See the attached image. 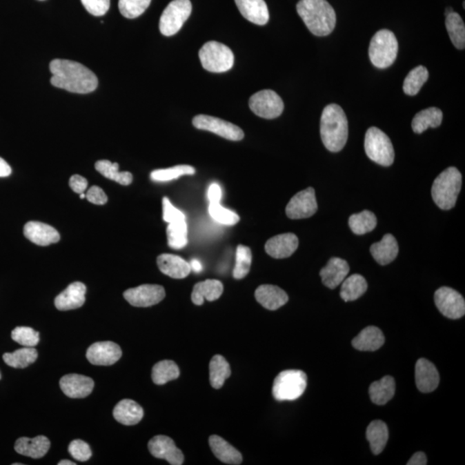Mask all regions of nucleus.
<instances>
[{
    "instance_id": "6e6d98bb",
    "label": "nucleus",
    "mask_w": 465,
    "mask_h": 465,
    "mask_svg": "<svg viewBox=\"0 0 465 465\" xmlns=\"http://www.w3.org/2000/svg\"><path fill=\"white\" fill-rule=\"evenodd\" d=\"M221 197V189L218 184L214 183L208 190V199L210 204L220 203Z\"/></svg>"
},
{
    "instance_id": "39448f33",
    "label": "nucleus",
    "mask_w": 465,
    "mask_h": 465,
    "mask_svg": "<svg viewBox=\"0 0 465 465\" xmlns=\"http://www.w3.org/2000/svg\"><path fill=\"white\" fill-rule=\"evenodd\" d=\"M398 54V41L395 34L381 30L370 41L369 57L371 63L378 68H387L394 63Z\"/></svg>"
},
{
    "instance_id": "09e8293b",
    "label": "nucleus",
    "mask_w": 465,
    "mask_h": 465,
    "mask_svg": "<svg viewBox=\"0 0 465 465\" xmlns=\"http://www.w3.org/2000/svg\"><path fill=\"white\" fill-rule=\"evenodd\" d=\"M209 212L214 220L224 225H235L239 223V217L230 210L225 209L220 203L210 204Z\"/></svg>"
},
{
    "instance_id": "9b49d317",
    "label": "nucleus",
    "mask_w": 465,
    "mask_h": 465,
    "mask_svg": "<svg viewBox=\"0 0 465 465\" xmlns=\"http://www.w3.org/2000/svg\"><path fill=\"white\" fill-rule=\"evenodd\" d=\"M192 123L199 130L212 132L227 140L238 141L244 138V132L241 128L220 118L199 115L193 118Z\"/></svg>"
},
{
    "instance_id": "49530a36",
    "label": "nucleus",
    "mask_w": 465,
    "mask_h": 465,
    "mask_svg": "<svg viewBox=\"0 0 465 465\" xmlns=\"http://www.w3.org/2000/svg\"><path fill=\"white\" fill-rule=\"evenodd\" d=\"M151 1L152 0H119L118 7L121 15L126 19H134L145 12Z\"/></svg>"
},
{
    "instance_id": "a19ab883",
    "label": "nucleus",
    "mask_w": 465,
    "mask_h": 465,
    "mask_svg": "<svg viewBox=\"0 0 465 465\" xmlns=\"http://www.w3.org/2000/svg\"><path fill=\"white\" fill-rule=\"evenodd\" d=\"M377 220L376 216L369 210L353 214L349 218V226L355 235H362L371 232L376 228Z\"/></svg>"
},
{
    "instance_id": "9d476101",
    "label": "nucleus",
    "mask_w": 465,
    "mask_h": 465,
    "mask_svg": "<svg viewBox=\"0 0 465 465\" xmlns=\"http://www.w3.org/2000/svg\"><path fill=\"white\" fill-rule=\"evenodd\" d=\"M249 107L256 116L274 119L284 112L282 99L272 90H263L256 92L249 99Z\"/></svg>"
},
{
    "instance_id": "e2e57ef3",
    "label": "nucleus",
    "mask_w": 465,
    "mask_h": 465,
    "mask_svg": "<svg viewBox=\"0 0 465 465\" xmlns=\"http://www.w3.org/2000/svg\"><path fill=\"white\" fill-rule=\"evenodd\" d=\"M79 195H81V199H84L85 197H86V194H85V193L79 194Z\"/></svg>"
},
{
    "instance_id": "603ef678",
    "label": "nucleus",
    "mask_w": 465,
    "mask_h": 465,
    "mask_svg": "<svg viewBox=\"0 0 465 465\" xmlns=\"http://www.w3.org/2000/svg\"><path fill=\"white\" fill-rule=\"evenodd\" d=\"M163 219L166 223L172 224L177 223V221H186V216L181 211L172 206L168 197H164L163 199Z\"/></svg>"
},
{
    "instance_id": "864d4df0",
    "label": "nucleus",
    "mask_w": 465,
    "mask_h": 465,
    "mask_svg": "<svg viewBox=\"0 0 465 465\" xmlns=\"http://www.w3.org/2000/svg\"><path fill=\"white\" fill-rule=\"evenodd\" d=\"M86 197L90 203L97 204V206H103L108 202V197L103 189L97 186H93L88 190V193L86 194Z\"/></svg>"
},
{
    "instance_id": "72a5a7b5",
    "label": "nucleus",
    "mask_w": 465,
    "mask_h": 465,
    "mask_svg": "<svg viewBox=\"0 0 465 465\" xmlns=\"http://www.w3.org/2000/svg\"><path fill=\"white\" fill-rule=\"evenodd\" d=\"M366 438L375 455L383 452L388 439L387 425L382 421H373L368 426Z\"/></svg>"
},
{
    "instance_id": "c85d7f7f",
    "label": "nucleus",
    "mask_w": 465,
    "mask_h": 465,
    "mask_svg": "<svg viewBox=\"0 0 465 465\" xmlns=\"http://www.w3.org/2000/svg\"><path fill=\"white\" fill-rule=\"evenodd\" d=\"M224 293V284L221 281L207 279L195 284L192 293V300L194 304L203 305L204 299L214 301L221 296Z\"/></svg>"
},
{
    "instance_id": "680f3d73",
    "label": "nucleus",
    "mask_w": 465,
    "mask_h": 465,
    "mask_svg": "<svg viewBox=\"0 0 465 465\" xmlns=\"http://www.w3.org/2000/svg\"><path fill=\"white\" fill-rule=\"evenodd\" d=\"M453 10L452 8H447L446 12V16L448 15L451 12H453Z\"/></svg>"
},
{
    "instance_id": "8fccbe9b",
    "label": "nucleus",
    "mask_w": 465,
    "mask_h": 465,
    "mask_svg": "<svg viewBox=\"0 0 465 465\" xmlns=\"http://www.w3.org/2000/svg\"><path fill=\"white\" fill-rule=\"evenodd\" d=\"M68 452L75 460L86 462L91 459L92 453L88 443L81 439H75L68 446Z\"/></svg>"
},
{
    "instance_id": "dca6fc26",
    "label": "nucleus",
    "mask_w": 465,
    "mask_h": 465,
    "mask_svg": "<svg viewBox=\"0 0 465 465\" xmlns=\"http://www.w3.org/2000/svg\"><path fill=\"white\" fill-rule=\"evenodd\" d=\"M123 353L119 346L112 342H97L86 352V359L95 366H112L121 359Z\"/></svg>"
},
{
    "instance_id": "20e7f679",
    "label": "nucleus",
    "mask_w": 465,
    "mask_h": 465,
    "mask_svg": "<svg viewBox=\"0 0 465 465\" xmlns=\"http://www.w3.org/2000/svg\"><path fill=\"white\" fill-rule=\"evenodd\" d=\"M462 187V175L456 168H449L437 177L432 187V197L440 209L449 210L457 203Z\"/></svg>"
},
{
    "instance_id": "de8ad7c7",
    "label": "nucleus",
    "mask_w": 465,
    "mask_h": 465,
    "mask_svg": "<svg viewBox=\"0 0 465 465\" xmlns=\"http://www.w3.org/2000/svg\"><path fill=\"white\" fill-rule=\"evenodd\" d=\"M14 342L26 348H34L40 342L39 333L28 327H17L12 332Z\"/></svg>"
},
{
    "instance_id": "69168bd1",
    "label": "nucleus",
    "mask_w": 465,
    "mask_h": 465,
    "mask_svg": "<svg viewBox=\"0 0 465 465\" xmlns=\"http://www.w3.org/2000/svg\"><path fill=\"white\" fill-rule=\"evenodd\" d=\"M1 373H0V379H1Z\"/></svg>"
},
{
    "instance_id": "4468645a",
    "label": "nucleus",
    "mask_w": 465,
    "mask_h": 465,
    "mask_svg": "<svg viewBox=\"0 0 465 465\" xmlns=\"http://www.w3.org/2000/svg\"><path fill=\"white\" fill-rule=\"evenodd\" d=\"M318 210L314 188L308 187L295 195L287 204L286 212L290 219H305L314 216Z\"/></svg>"
},
{
    "instance_id": "bf43d9fd",
    "label": "nucleus",
    "mask_w": 465,
    "mask_h": 465,
    "mask_svg": "<svg viewBox=\"0 0 465 465\" xmlns=\"http://www.w3.org/2000/svg\"><path fill=\"white\" fill-rule=\"evenodd\" d=\"M190 268L196 273H200L203 269L202 264H201L199 260L193 259L190 264Z\"/></svg>"
},
{
    "instance_id": "f8f14e48",
    "label": "nucleus",
    "mask_w": 465,
    "mask_h": 465,
    "mask_svg": "<svg viewBox=\"0 0 465 465\" xmlns=\"http://www.w3.org/2000/svg\"><path fill=\"white\" fill-rule=\"evenodd\" d=\"M435 301L440 313L449 319H459L465 314L462 295L449 287H442L435 294Z\"/></svg>"
},
{
    "instance_id": "2eb2a0df",
    "label": "nucleus",
    "mask_w": 465,
    "mask_h": 465,
    "mask_svg": "<svg viewBox=\"0 0 465 465\" xmlns=\"http://www.w3.org/2000/svg\"><path fill=\"white\" fill-rule=\"evenodd\" d=\"M148 450L156 459H165L172 465H181L185 461V457L175 442L165 435L154 437L148 442Z\"/></svg>"
},
{
    "instance_id": "ea45409f",
    "label": "nucleus",
    "mask_w": 465,
    "mask_h": 465,
    "mask_svg": "<svg viewBox=\"0 0 465 465\" xmlns=\"http://www.w3.org/2000/svg\"><path fill=\"white\" fill-rule=\"evenodd\" d=\"M179 368L172 360H162L155 364L152 370V379L155 384L164 385L179 377Z\"/></svg>"
},
{
    "instance_id": "a18cd8bd",
    "label": "nucleus",
    "mask_w": 465,
    "mask_h": 465,
    "mask_svg": "<svg viewBox=\"0 0 465 465\" xmlns=\"http://www.w3.org/2000/svg\"><path fill=\"white\" fill-rule=\"evenodd\" d=\"M166 235L170 248L181 249L185 248L188 242L187 239V224L186 221H177L169 224L166 228Z\"/></svg>"
},
{
    "instance_id": "4d7b16f0",
    "label": "nucleus",
    "mask_w": 465,
    "mask_h": 465,
    "mask_svg": "<svg viewBox=\"0 0 465 465\" xmlns=\"http://www.w3.org/2000/svg\"><path fill=\"white\" fill-rule=\"evenodd\" d=\"M428 464V459L424 453L419 452L414 454L409 459L408 465H426Z\"/></svg>"
},
{
    "instance_id": "bb28decb",
    "label": "nucleus",
    "mask_w": 465,
    "mask_h": 465,
    "mask_svg": "<svg viewBox=\"0 0 465 465\" xmlns=\"http://www.w3.org/2000/svg\"><path fill=\"white\" fill-rule=\"evenodd\" d=\"M144 408L130 399H124L114 408L113 416L116 421L124 426H135L144 418Z\"/></svg>"
},
{
    "instance_id": "0eeeda50",
    "label": "nucleus",
    "mask_w": 465,
    "mask_h": 465,
    "mask_svg": "<svg viewBox=\"0 0 465 465\" xmlns=\"http://www.w3.org/2000/svg\"><path fill=\"white\" fill-rule=\"evenodd\" d=\"M364 150L371 161L383 166L393 164L395 151L393 144L384 132L376 127L367 130L364 138Z\"/></svg>"
},
{
    "instance_id": "c756f323",
    "label": "nucleus",
    "mask_w": 465,
    "mask_h": 465,
    "mask_svg": "<svg viewBox=\"0 0 465 465\" xmlns=\"http://www.w3.org/2000/svg\"><path fill=\"white\" fill-rule=\"evenodd\" d=\"M385 338L379 328L370 326L363 329L357 337L353 339L354 348L364 352H374L383 346Z\"/></svg>"
},
{
    "instance_id": "a878e982",
    "label": "nucleus",
    "mask_w": 465,
    "mask_h": 465,
    "mask_svg": "<svg viewBox=\"0 0 465 465\" xmlns=\"http://www.w3.org/2000/svg\"><path fill=\"white\" fill-rule=\"evenodd\" d=\"M50 448V439L43 435H39L33 439L23 437L17 439L15 443V451L17 453L34 459H41L46 455Z\"/></svg>"
},
{
    "instance_id": "aec40b11",
    "label": "nucleus",
    "mask_w": 465,
    "mask_h": 465,
    "mask_svg": "<svg viewBox=\"0 0 465 465\" xmlns=\"http://www.w3.org/2000/svg\"><path fill=\"white\" fill-rule=\"evenodd\" d=\"M86 287L81 282H75L67 289L59 294L55 300L57 310L67 311L76 310L84 305L86 301Z\"/></svg>"
},
{
    "instance_id": "79ce46f5",
    "label": "nucleus",
    "mask_w": 465,
    "mask_h": 465,
    "mask_svg": "<svg viewBox=\"0 0 465 465\" xmlns=\"http://www.w3.org/2000/svg\"><path fill=\"white\" fill-rule=\"evenodd\" d=\"M428 70L423 66H418V67L413 69L405 78L404 83L405 95L409 96L418 95L423 85L428 81Z\"/></svg>"
},
{
    "instance_id": "cd10ccee",
    "label": "nucleus",
    "mask_w": 465,
    "mask_h": 465,
    "mask_svg": "<svg viewBox=\"0 0 465 465\" xmlns=\"http://www.w3.org/2000/svg\"><path fill=\"white\" fill-rule=\"evenodd\" d=\"M399 248L397 239L393 235L387 234L382 241L374 243L370 246V253L381 266H386L393 261L398 255Z\"/></svg>"
},
{
    "instance_id": "423d86ee",
    "label": "nucleus",
    "mask_w": 465,
    "mask_h": 465,
    "mask_svg": "<svg viewBox=\"0 0 465 465\" xmlns=\"http://www.w3.org/2000/svg\"><path fill=\"white\" fill-rule=\"evenodd\" d=\"M307 383V375L303 370H284L274 380L273 397L280 402L297 400L304 393Z\"/></svg>"
},
{
    "instance_id": "37998d69",
    "label": "nucleus",
    "mask_w": 465,
    "mask_h": 465,
    "mask_svg": "<svg viewBox=\"0 0 465 465\" xmlns=\"http://www.w3.org/2000/svg\"><path fill=\"white\" fill-rule=\"evenodd\" d=\"M196 170L188 165H180L166 169H159L152 171L150 178L155 182H168L179 179L184 175H195Z\"/></svg>"
},
{
    "instance_id": "c9c22d12",
    "label": "nucleus",
    "mask_w": 465,
    "mask_h": 465,
    "mask_svg": "<svg viewBox=\"0 0 465 465\" xmlns=\"http://www.w3.org/2000/svg\"><path fill=\"white\" fill-rule=\"evenodd\" d=\"M231 369L230 364L226 359L221 355H216L212 357L210 363V381L211 386L214 388H221L224 386L225 381L230 377Z\"/></svg>"
},
{
    "instance_id": "6e6552de",
    "label": "nucleus",
    "mask_w": 465,
    "mask_h": 465,
    "mask_svg": "<svg viewBox=\"0 0 465 465\" xmlns=\"http://www.w3.org/2000/svg\"><path fill=\"white\" fill-rule=\"evenodd\" d=\"M203 68L211 72L230 71L234 66L235 57L230 48L218 41H209L199 50Z\"/></svg>"
},
{
    "instance_id": "58836bf2",
    "label": "nucleus",
    "mask_w": 465,
    "mask_h": 465,
    "mask_svg": "<svg viewBox=\"0 0 465 465\" xmlns=\"http://www.w3.org/2000/svg\"><path fill=\"white\" fill-rule=\"evenodd\" d=\"M446 26L454 46L457 50H464L465 26L459 14L455 12L448 14L446 16Z\"/></svg>"
},
{
    "instance_id": "b1692460",
    "label": "nucleus",
    "mask_w": 465,
    "mask_h": 465,
    "mask_svg": "<svg viewBox=\"0 0 465 465\" xmlns=\"http://www.w3.org/2000/svg\"><path fill=\"white\" fill-rule=\"evenodd\" d=\"M255 298L259 304L269 310H279L289 301V297L286 291L270 284H263L257 288Z\"/></svg>"
},
{
    "instance_id": "412c9836",
    "label": "nucleus",
    "mask_w": 465,
    "mask_h": 465,
    "mask_svg": "<svg viewBox=\"0 0 465 465\" xmlns=\"http://www.w3.org/2000/svg\"><path fill=\"white\" fill-rule=\"evenodd\" d=\"M23 234L31 242L38 246H48L60 241L59 232L50 225L40 221H29L23 228Z\"/></svg>"
},
{
    "instance_id": "e433bc0d",
    "label": "nucleus",
    "mask_w": 465,
    "mask_h": 465,
    "mask_svg": "<svg viewBox=\"0 0 465 465\" xmlns=\"http://www.w3.org/2000/svg\"><path fill=\"white\" fill-rule=\"evenodd\" d=\"M95 168L106 179L113 180L121 186H130L133 181V175L130 172H119V165L107 159L96 162Z\"/></svg>"
},
{
    "instance_id": "ddd939ff",
    "label": "nucleus",
    "mask_w": 465,
    "mask_h": 465,
    "mask_svg": "<svg viewBox=\"0 0 465 465\" xmlns=\"http://www.w3.org/2000/svg\"><path fill=\"white\" fill-rule=\"evenodd\" d=\"M123 297L132 306L147 308L161 303L166 297V291L158 284H142L127 290Z\"/></svg>"
},
{
    "instance_id": "393cba45",
    "label": "nucleus",
    "mask_w": 465,
    "mask_h": 465,
    "mask_svg": "<svg viewBox=\"0 0 465 465\" xmlns=\"http://www.w3.org/2000/svg\"><path fill=\"white\" fill-rule=\"evenodd\" d=\"M157 265L162 273L172 279H185L192 272L188 262L181 257L170 255V253H163L159 255L157 258Z\"/></svg>"
},
{
    "instance_id": "4c0bfd02",
    "label": "nucleus",
    "mask_w": 465,
    "mask_h": 465,
    "mask_svg": "<svg viewBox=\"0 0 465 465\" xmlns=\"http://www.w3.org/2000/svg\"><path fill=\"white\" fill-rule=\"evenodd\" d=\"M37 357V349L23 346V348L17 350L15 352L3 354V359L7 366L16 369H23L36 362Z\"/></svg>"
},
{
    "instance_id": "c03bdc74",
    "label": "nucleus",
    "mask_w": 465,
    "mask_h": 465,
    "mask_svg": "<svg viewBox=\"0 0 465 465\" xmlns=\"http://www.w3.org/2000/svg\"><path fill=\"white\" fill-rule=\"evenodd\" d=\"M252 260L251 249L248 246L239 245L236 250V263L234 273H232V276L235 279H242L248 276L251 269Z\"/></svg>"
},
{
    "instance_id": "f3484780",
    "label": "nucleus",
    "mask_w": 465,
    "mask_h": 465,
    "mask_svg": "<svg viewBox=\"0 0 465 465\" xmlns=\"http://www.w3.org/2000/svg\"><path fill=\"white\" fill-rule=\"evenodd\" d=\"M60 386L67 397L81 399L88 397L95 388V381L91 377L79 374H68L62 377Z\"/></svg>"
},
{
    "instance_id": "13d9d810",
    "label": "nucleus",
    "mask_w": 465,
    "mask_h": 465,
    "mask_svg": "<svg viewBox=\"0 0 465 465\" xmlns=\"http://www.w3.org/2000/svg\"><path fill=\"white\" fill-rule=\"evenodd\" d=\"M12 175V168L5 159L0 157V178H6Z\"/></svg>"
},
{
    "instance_id": "5fc2aeb1",
    "label": "nucleus",
    "mask_w": 465,
    "mask_h": 465,
    "mask_svg": "<svg viewBox=\"0 0 465 465\" xmlns=\"http://www.w3.org/2000/svg\"><path fill=\"white\" fill-rule=\"evenodd\" d=\"M69 186L75 192L78 194L84 193L88 186V180L84 177L79 175L72 176L69 180Z\"/></svg>"
},
{
    "instance_id": "f704fd0d",
    "label": "nucleus",
    "mask_w": 465,
    "mask_h": 465,
    "mask_svg": "<svg viewBox=\"0 0 465 465\" xmlns=\"http://www.w3.org/2000/svg\"><path fill=\"white\" fill-rule=\"evenodd\" d=\"M342 284L341 297L345 301L359 299L367 290L366 280L359 274H353Z\"/></svg>"
},
{
    "instance_id": "f257e3e1",
    "label": "nucleus",
    "mask_w": 465,
    "mask_h": 465,
    "mask_svg": "<svg viewBox=\"0 0 465 465\" xmlns=\"http://www.w3.org/2000/svg\"><path fill=\"white\" fill-rule=\"evenodd\" d=\"M51 84L66 91L86 95L95 91L99 79L95 72L79 62L55 59L50 64Z\"/></svg>"
},
{
    "instance_id": "052dcab7",
    "label": "nucleus",
    "mask_w": 465,
    "mask_h": 465,
    "mask_svg": "<svg viewBox=\"0 0 465 465\" xmlns=\"http://www.w3.org/2000/svg\"><path fill=\"white\" fill-rule=\"evenodd\" d=\"M76 464L72 462L70 460H61V462L58 463V465H75Z\"/></svg>"
},
{
    "instance_id": "5701e85b",
    "label": "nucleus",
    "mask_w": 465,
    "mask_h": 465,
    "mask_svg": "<svg viewBox=\"0 0 465 465\" xmlns=\"http://www.w3.org/2000/svg\"><path fill=\"white\" fill-rule=\"evenodd\" d=\"M349 270L350 267L346 260L335 257L329 259L327 266L321 270L322 283L329 289L334 290L345 280Z\"/></svg>"
},
{
    "instance_id": "f03ea898",
    "label": "nucleus",
    "mask_w": 465,
    "mask_h": 465,
    "mask_svg": "<svg viewBox=\"0 0 465 465\" xmlns=\"http://www.w3.org/2000/svg\"><path fill=\"white\" fill-rule=\"evenodd\" d=\"M297 10L315 36H328L335 30L336 13L327 0H300Z\"/></svg>"
},
{
    "instance_id": "1a4fd4ad",
    "label": "nucleus",
    "mask_w": 465,
    "mask_h": 465,
    "mask_svg": "<svg viewBox=\"0 0 465 465\" xmlns=\"http://www.w3.org/2000/svg\"><path fill=\"white\" fill-rule=\"evenodd\" d=\"M192 6L190 0H173L163 12L159 19V30L166 37H172L179 32L192 14Z\"/></svg>"
},
{
    "instance_id": "4be33fe9",
    "label": "nucleus",
    "mask_w": 465,
    "mask_h": 465,
    "mask_svg": "<svg viewBox=\"0 0 465 465\" xmlns=\"http://www.w3.org/2000/svg\"><path fill=\"white\" fill-rule=\"evenodd\" d=\"M239 12L249 22L265 26L269 21V10L265 0H235Z\"/></svg>"
},
{
    "instance_id": "338daca9",
    "label": "nucleus",
    "mask_w": 465,
    "mask_h": 465,
    "mask_svg": "<svg viewBox=\"0 0 465 465\" xmlns=\"http://www.w3.org/2000/svg\"><path fill=\"white\" fill-rule=\"evenodd\" d=\"M41 1H43V0H41Z\"/></svg>"
},
{
    "instance_id": "a211bd4d",
    "label": "nucleus",
    "mask_w": 465,
    "mask_h": 465,
    "mask_svg": "<svg viewBox=\"0 0 465 465\" xmlns=\"http://www.w3.org/2000/svg\"><path fill=\"white\" fill-rule=\"evenodd\" d=\"M299 245L298 238L293 232L274 236L267 241L265 246L267 255L274 259L289 258L297 251Z\"/></svg>"
},
{
    "instance_id": "2f4dec72",
    "label": "nucleus",
    "mask_w": 465,
    "mask_h": 465,
    "mask_svg": "<svg viewBox=\"0 0 465 465\" xmlns=\"http://www.w3.org/2000/svg\"><path fill=\"white\" fill-rule=\"evenodd\" d=\"M443 112L442 110L431 107L422 110L413 118L412 128L416 134H422L428 128H438L442 125Z\"/></svg>"
},
{
    "instance_id": "7ed1b4c3",
    "label": "nucleus",
    "mask_w": 465,
    "mask_h": 465,
    "mask_svg": "<svg viewBox=\"0 0 465 465\" xmlns=\"http://www.w3.org/2000/svg\"><path fill=\"white\" fill-rule=\"evenodd\" d=\"M321 137L328 150L337 152L348 139V121L342 107L331 103L325 107L321 118Z\"/></svg>"
},
{
    "instance_id": "6ab92c4d",
    "label": "nucleus",
    "mask_w": 465,
    "mask_h": 465,
    "mask_svg": "<svg viewBox=\"0 0 465 465\" xmlns=\"http://www.w3.org/2000/svg\"><path fill=\"white\" fill-rule=\"evenodd\" d=\"M415 383L422 393H430L439 386V374L435 364L426 359H419L415 366Z\"/></svg>"
},
{
    "instance_id": "473e14b6",
    "label": "nucleus",
    "mask_w": 465,
    "mask_h": 465,
    "mask_svg": "<svg viewBox=\"0 0 465 465\" xmlns=\"http://www.w3.org/2000/svg\"><path fill=\"white\" fill-rule=\"evenodd\" d=\"M395 391L394 378L386 376L370 384L369 394L373 404L384 405L393 398Z\"/></svg>"
},
{
    "instance_id": "0e129e2a",
    "label": "nucleus",
    "mask_w": 465,
    "mask_h": 465,
    "mask_svg": "<svg viewBox=\"0 0 465 465\" xmlns=\"http://www.w3.org/2000/svg\"><path fill=\"white\" fill-rule=\"evenodd\" d=\"M13 465H23V464H13Z\"/></svg>"
},
{
    "instance_id": "7c9ffc66",
    "label": "nucleus",
    "mask_w": 465,
    "mask_h": 465,
    "mask_svg": "<svg viewBox=\"0 0 465 465\" xmlns=\"http://www.w3.org/2000/svg\"><path fill=\"white\" fill-rule=\"evenodd\" d=\"M209 442L211 451L221 462L234 465L242 463L241 454L220 436H210Z\"/></svg>"
},
{
    "instance_id": "3c124183",
    "label": "nucleus",
    "mask_w": 465,
    "mask_h": 465,
    "mask_svg": "<svg viewBox=\"0 0 465 465\" xmlns=\"http://www.w3.org/2000/svg\"><path fill=\"white\" fill-rule=\"evenodd\" d=\"M81 3L86 10L95 17L106 15L110 6V0H81Z\"/></svg>"
}]
</instances>
